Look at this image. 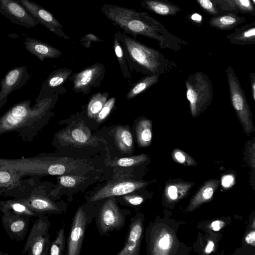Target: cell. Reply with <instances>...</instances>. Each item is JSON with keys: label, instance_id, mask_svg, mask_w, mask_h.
Segmentation results:
<instances>
[{"label": "cell", "instance_id": "obj_1", "mask_svg": "<svg viewBox=\"0 0 255 255\" xmlns=\"http://www.w3.org/2000/svg\"><path fill=\"white\" fill-rule=\"evenodd\" d=\"M101 9L115 26L134 38L137 35L144 36L157 41L161 48H169L175 51L182 45L188 44L168 31L147 12L108 3L104 4Z\"/></svg>", "mask_w": 255, "mask_h": 255}, {"label": "cell", "instance_id": "obj_2", "mask_svg": "<svg viewBox=\"0 0 255 255\" xmlns=\"http://www.w3.org/2000/svg\"><path fill=\"white\" fill-rule=\"evenodd\" d=\"M56 98L53 96L35 101L32 106L29 100L12 106L0 117V137L6 132L15 131L23 141H32L53 114L51 109Z\"/></svg>", "mask_w": 255, "mask_h": 255}, {"label": "cell", "instance_id": "obj_3", "mask_svg": "<svg viewBox=\"0 0 255 255\" xmlns=\"http://www.w3.org/2000/svg\"><path fill=\"white\" fill-rule=\"evenodd\" d=\"M5 163L24 175H75L81 172L84 163L79 160L68 157H54L37 155L32 157L4 159Z\"/></svg>", "mask_w": 255, "mask_h": 255}, {"label": "cell", "instance_id": "obj_4", "mask_svg": "<svg viewBox=\"0 0 255 255\" xmlns=\"http://www.w3.org/2000/svg\"><path fill=\"white\" fill-rule=\"evenodd\" d=\"M116 36L122 43L126 57L147 75L163 74L172 63L158 50L148 47L135 38L118 31Z\"/></svg>", "mask_w": 255, "mask_h": 255}, {"label": "cell", "instance_id": "obj_5", "mask_svg": "<svg viewBox=\"0 0 255 255\" xmlns=\"http://www.w3.org/2000/svg\"><path fill=\"white\" fill-rule=\"evenodd\" d=\"M185 86L191 116L196 118L212 103L213 98L212 82L207 75L199 71L188 77L185 80Z\"/></svg>", "mask_w": 255, "mask_h": 255}, {"label": "cell", "instance_id": "obj_6", "mask_svg": "<svg viewBox=\"0 0 255 255\" xmlns=\"http://www.w3.org/2000/svg\"><path fill=\"white\" fill-rule=\"evenodd\" d=\"M226 73L231 104L247 136L255 131L253 114L240 82L233 68L228 66Z\"/></svg>", "mask_w": 255, "mask_h": 255}, {"label": "cell", "instance_id": "obj_7", "mask_svg": "<svg viewBox=\"0 0 255 255\" xmlns=\"http://www.w3.org/2000/svg\"><path fill=\"white\" fill-rule=\"evenodd\" d=\"M49 223L44 215L33 223L21 252L22 255H46L50 247Z\"/></svg>", "mask_w": 255, "mask_h": 255}, {"label": "cell", "instance_id": "obj_8", "mask_svg": "<svg viewBox=\"0 0 255 255\" xmlns=\"http://www.w3.org/2000/svg\"><path fill=\"white\" fill-rule=\"evenodd\" d=\"M0 14L12 23L27 28L40 24L18 0H0Z\"/></svg>", "mask_w": 255, "mask_h": 255}, {"label": "cell", "instance_id": "obj_9", "mask_svg": "<svg viewBox=\"0 0 255 255\" xmlns=\"http://www.w3.org/2000/svg\"><path fill=\"white\" fill-rule=\"evenodd\" d=\"M17 199L26 206L36 217L46 213L61 212L58 204L46 194L41 186L34 187L27 197Z\"/></svg>", "mask_w": 255, "mask_h": 255}, {"label": "cell", "instance_id": "obj_10", "mask_svg": "<svg viewBox=\"0 0 255 255\" xmlns=\"http://www.w3.org/2000/svg\"><path fill=\"white\" fill-rule=\"evenodd\" d=\"M25 9L49 30L66 40H70L63 31V26L49 11L30 0H18Z\"/></svg>", "mask_w": 255, "mask_h": 255}, {"label": "cell", "instance_id": "obj_11", "mask_svg": "<svg viewBox=\"0 0 255 255\" xmlns=\"http://www.w3.org/2000/svg\"><path fill=\"white\" fill-rule=\"evenodd\" d=\"M30 77L25 65L14 68L5 75L0 83V109L7 102L8 95L24 86Z\"/></svg>", "mask_w": 255, "mask_h": 255}, {"label": "cell", "instance_id": "obj_12", "mask_svg": "<svg viewBox=\"0 0 255 255\" xmlns=\"http://www.w3.org/2000/svg\"><path fill=\"white\" fill-rule=\"evenodd\" d=\"M146 185L141 181L121 179L110 181L91 198V201H96L114 196L125 195L130 193Z\"/></svg>", "mask_w": 255, "mask_h": 255}, {"label": "cell", "instance_id": "obj_13", "mask_svg": "<svg viewBox=\"0 0 255 255\" xmlns=\"http://www.w3.org/2000/svg\"><path fill=\"white\" fill-rule=\"evenodd\" d=\"M30 216L9 211L3 214L1 224L11 240L23 241L27 232Z\"/></svg>", "mask_w": 255, "mask_h": 255}, {"label": "cell", "instance_id": "obj_14", "mask_svg": "<svg viewBox=\"0 0 255 255\" xmlns=\"http://www.w3.org/2000/svg\"><path fill=\"white\" fill-rule=\"evenodd\" d=\"M124 217L115 201L110 197L103 205L99 213V223L101 230L108 232L120 227Z\"/></svg>", "mask_w": 255, "mask_h": 255}, {"label": "cell", "instance_id": "obj_15", "mask_svg": "<svg viewBox=\"0 0 255 255\" xmlns=\"http://www.w3.org/2000/svg\"><path fill=\"white\" fill-rule=\"evenodd\" d=\"M87 224L86 215L83 209L77 211L73 219L72 228L68 240V255H79Z\"/></svg>", "mask_w": 255, "mask_h": 255}, {"label": "cell", "instance_id": "obj_16", "mask_svg": "<svg viewBox=\"0 0 255 255\" xmlns=\"http://www.w3.org/2000/svg\"><path fill=\"white\" fill-rule=\"evenodd\" d=\"M104 66L96 63L89 66L73 76V90L77 92H88L97 82L103 74Z\"/></svg>", "mask_w": 255, "mask_h": 255}, {"label": "cell", "instance_id": "obj_17", "mask_svg": "<svg viewBox=\"0 0 255 255\" xmlns=\"http://www.w3.org/2000/svg\"><path fill=\"white\" fill-rule=\"evenodd\" d=\"M55 137L60 142L74 145H90L93 141L89 129L82 124L73 126L66 130L60 131Z\"/></svg>", "mask_w": 255, "mask_h": 255}, {"label": "cell", "instance_id": "obj_18", "mask_svg": "<svg viewBox=\"0 0 255 255\" xmlns=\"http://www.w3.org/2000/svg\"><path fill=\"white\" fill-rule=\"evenodd\" d=\"M72 72V70L66 68L53 71L42 84L35 101H39L53 96L54 90L65 82Z\"/></svg>", "mask_w": 255, "mask_h": 255}, {"label": "cell", "instance_id": "obj_19", "mask_svg": "<svg viewBox=\"0 0 255 255\" xmlns=\"http://www.w3.org/2000/svg\"><path fill=\"white\" fill-rule=\"evenodd\" d=\"M23 43L26 49L41 61L47 58H57L62 52L59 49L40 40L26 37Z\"/></svg>", "mask_w": 255, "mask_h": 255}, {"label": "cell", "instance_id": "obj_20", "mask_svg": "<svg viewBox=\"0 0 255 255\" xmlns=\"http://www.w3.org/2000/svg\"><path fill=\"white\" fill-rule=\"evenodd\" d=\"M142 234V224L140 220L131 222L128 234L123 248L118 255H135L138 254Z\"/></svg>", "mask_w": 255, "mask_h": 255}, {"label": "cell", "instance_id": "obj_21", "mask_svg": "<svg viewBox=\"0 0 255 255\" xmlns=\"http://www.w3.org/2000/svg\"><path fill=\"white\" fill-rule=\"evenodd\" d=\"M22 176L19 171L8 165L0 170V195H4L8 192L10 193L15 189H20L23 183Z\"/></svg>", "mask_w": 255, "mask_h": 255}, {"label": "cell", "instance_id": "obj_22", "mask_svg": "<svg viewBox=\"0 0 255 255\" xmlns=\"http://www.w3.org/2000/svg\"><path fill=\"white\" fill-rule=\"evenodd\" d=\"M226 38L232 44L241 45L255 44V23L254 22L235 29L234 32L227 35Z\"/></svg>", "mask_w": 255, "mask_h": 255}, {"label": "cell", "instance_id": "obj_23", "mask_svg": "<svg viewBox=\"0 0 255 255\" xmlns=\"http://www.w3.org/2000/svg\"><path fill=\"white\" fill-rule=\"evenodd\" d=\"M141 6L150 11L161 15H174L181 8L166 0H141Z\"/></svg>", "mask_w": 255, "mask_h": 255}, {"label": "cell", "instance_id": "obj_24", "mask_svg": "<svg viewBox=\"0 0 255 255\" xmlns=\"http://www.w3.org/2000/svg\"><path fill=\"white\" fill-rule=\"evenodd\" d=\"M245 20V17L230 12L213 16L210 19L209 23L212 27L219 29L229 30L243 23Z\"/></svg>", "mask_w": 255, "mask_h": 255}, {"label": "cell", "instance_id": "obj_25", "mask_svg": "<svg viewBox=\"0 0 255 255\" xmlns=\"http://www.w3.org/2000/svg\"><path fill=\"white\" fill-rule=\"evenodd\" d=\"M135 131L139 146H149L152 138V121L144 117H140L136 123Z\"/></svg>", "mask_w": 255, "mask_h": 255}, {"label": "cell", "instance_id": "obj_26", "mask_svg": "<svg viewBox=\"0 0 255 255\" xmlns=\"http://www.w3.org/2000/svg\"><path fill=\"white\" fill-rule=\"evenodd\" d=\"M115 143L118 149L124 153H131L133 149L132 135L128 128L119 126L114 132Z\"/></svg>", "mask_w": 255, "mask_h": 255}, {"label": "cell", "instance_id": "obj_27", "mask_svg": "<svg viewBox=\"0 0 255 255\" xmlns=\"http://www.w3.org/2000/svg\"><path fill=\"white\" fill-rule=\"evenodd\" d=\"M159 75H147L136 83L127 95L128 100L133 99L138 95L147 90L159 81Z\"/></svg>", "mask_w": 255, "mask_h": 255}, {"label": "cell", "instance_id": "obj_28", "mask_svg": "<svg viewBox=\"0 0 255 255\" xmlns=\"http://www.w3.org/2000/svg\"><path fill=\"white\" fill-rule=\"evenodd\" d=\"M0 211L3 213L13 211L26 214L30 217H36L32 211L17 199L0 201Z\"/></svg>", "mask_w": 255, "mask_h": 255}, {"label": "cell", "instance_id": "obj_29", "mask_svg": "<svg viewBox=\"0 0 255 255\" xmlns=\"http://www.w3.org/2000/svg\"><path fill=\"white\" fill-rule=\"evenodd\" d=\"M107 93H97L92 96L87 108V114L90 118H96L102 108L107 101Z\"/></svg>", "mask_w": 255, "mask_h": 255}, {"label": "cell", "instance_id": "obj_30", "mask_svg": "<svg viewBox=\"0 0 255 255\" xmlns=\"http://www.w3.org/2000/svg\"><path fill=\"white\" fill-rule=\"evenodd\" d=\"M147 159L146 154H142L130 157L114 159L109 163L111 166L130 167L140 164Z\"/></svg>", "mask_w": 255, "mask_h": 255}, {"label": "cell", "instance_id": "obj_31", "mask_svg": "<svg viewBox=\"0 0 255 255\" xmlns=\"http://www.w3.org/2000/svg\"><path fill=\"white\" fill-rule=\"evenodd\" d=\"M114 48L115 54L120 65L123 74L125 77L130 78L131 77L128 70L123 46L120 41L116 36H114Z\"/></svg>", "mask_w": 255, "mask_h": 255}, {"label": "cell", "instance_id": "obj_32", "mask_svg": "<svg viewBox=\"0 0 255 255\" xmlns=\"http://www.w3.org/2000/svg\"><path fill=\"white\" fill-rule=\"evenodd\" d=\"M88 177L85 176L76 175H62L58 178L59 186L58 187L71 188L78 186Z\"/></svg>", "mask_w": 255, "mask_h": 255}, {"label": "cell", "instance_id": "obj_33", "mask_svg": "<svg viewBox=\"0 0 255 255\" xmlns=\"http://www.w3.org/2000/svg\"><path fill=\"white\" fill-rule=\"evenodd\" d=\"M64 248V230L61 228L59 230L55 240L50 245L49 254L50 255H62Z\"/></svg>", "mask_w": 255, "mask_h": 255}, {"label": "cell", "instance_id": "obj_34", "mask_svg": "<svg viewBox=\"0 0 255 255\" xmlns=\"http://www.w3.org/2000/svg\"><path fill=\"white\" fill-rule=\"evenodd\" d=\"M115 102L114 97H112L106 102L96 118L98 123H101L106 119L114 107Z\"/></svg>", "mask_w": 255, "mask_h": 255}, {"label": "cell", "instance_id": "obj_35", "mask_svg": "<svg viewBox=\"0 0 255 255\" xmlns=\"http://www.w3.org/2000/svg\"><path fill=\"white\" fill-rule=\"evenodd\" d=\"M217 8L228 12H235L238 8L233 0H211Z\"/></svg>", "mask_w": 255, "mask_h": 255}, {"label": "cell", "instance_id": "obj_36", "mask_svg": "<svg viewBox=\"0 0 255 255\" xmlns=\"http://www.w3.org/2000/svg\"><path fill=\"white\" fill-rule=\"evenodd\" d=\"M238 9L242 12L255 14L254 4L251 0H233Z\"/></svg>", "mask_w": 255, "mask_h": 255}, {"label": "cell", "instance_id": "obj_37", "mask_svg": "<svg viewBox=\"0 0 255 255\" xmlns=\"http://www.w3.org/2000/svg\"><path fill=\"white\" fill-rule=\"evenodd\" d=\"M196 0L206 12L214 15L219 14V9L211 0Z\"/></svg>", "mask_w": 255, "mask_h": 255}, {"label": "cell", "instance_id": "obj_38", "mask_svg": "<svg viewBox=\"0 0 255 255\" xmlns=\"http://www.w3.org/2000/svg\"><path fill=\"white\" fill-rule=\"evenodd\" d=\"M214 190V188L212 186H208L205 187L201 191L199 195L196 197V204L209 200L213 195Z\"/></svg>", "mask_w": 255, "mask_h": 255}, {"label": "cell", "instance_id": "obj_39", "mask_svg": "<svg viewBox=\"0 0 255 255\" xmlns=\"http://www.w3.org/2000/svg\"><path fill=\"white\" fill-rule=\"evenodd\" d=\"M80 41L86 48H89L92 42H104L102 39L91 33L86 34L81 38Z\"/></svg>", "mask_w": 255, "mask_h": 255}, {"label": "cell", "instance_id": "obj_40", "mask_svg": "<svg viewBox=\"0 0 255 255\" xmlns=\"http://www.w3.org/2000/svg\"><path fill=\"white\" fill-rule=\"evenodd\" d=\"M124 199L127 203L132 205H138L143 201L142 197L130 193L125 195Z\"/></svg>", "mask_w": 255, "mask_h": 255}, {"label": "cell", "instance_id": "obj_41", "mask_svg": "<svg viewBox=\"0 0 255 255\" xmlns=\"http://www.w3.org/2000/svg\"><path fill=\"white\" fill-rule=\"evenodd\" d=\"M172 155L174 159L180 163H184L189 160L188 155L179 149H175L172 152Z\"/></svg>", "mask_w": 255, "mask_h": 255}, {"label": "cell", "instance_id": "obj_42", "mask_svg": "<svg viewBox=\"0 0 255 255\" xmlns=\"http://www.w3.org/2000/svg\"><path fill=\"white\" fill-rule=\"evenodd\" d=\"M157 245L159 249L168 250L171 246V237L168 234H165L161 237L158 241Z\"/></svg>", "mask_w": 255, "mask_h": 255}, {"label": "cell", "instance_id": "obj_43", "mask_svg": "<svg viewBox=\"0 0 255 255\" xmlns=\"http://www.w3.org/2000/svg\"><path fill=\"white\" fill-rule=\"evenodd\" d=\"M178 190L177 187L175 185L170 186L167 189V193L169 197L173 199H176L178 197Z\"/></svg>", "mask_w": 255, "mask_h": 255}, {"label": "cell", "instance_id": "obj_44", "mask_svg": "<svg viewBox=\"0 0 255 255\" xmlns=\"http://www.w3.org/2000/svg\"><path fill=\"white\" fill-rule=\"evenodd\" d=\"M234 178L232 175H226L222 180V185L225 187H229L233 184Z\"/></svg>", "mask_w": 255, "mask_h": 255}, {"label": "cell", "instance_id": "obj_45", "mask_svg": "<svg viewBox=\"0 0 255 255\" xmlns=\"http://www.w3.org/2000/svg\"><path fill=\"white\" fill-rule=\"evenodd\" d=\"M250 79L251 81V93L253 101L255 102V73H250Z\"/></svg>", "mask_w": 255, "mask_h": 255}, {"label": "cell", "instance_id": "obj_46", "mask_svg": "<svg viewBox=\"0 0 255 255\" xmlns=\"http://www.w3.org/2000/svg\"><path fill=\"white\" fill-rule=\"evenodd\" d=\"M223 223L221 221L216 220L212 223L211 227L214 231H218L222 227Z\"/></svg>", "mask_w": 255, "mask_h": 255}, {"label": "cell", "instance_id": "obj_47", "mask_svg": "<svg viewBox=\"0 0 255 255\" xmlns=\"http://www.w3.org/2000/svg\"><path fill=\"white\" fill-rule=\"evenodd\" d=\"M245 240L249 244H254L255 241V232L253 231L248 234L246 237Z\"/></svg>", "mask_w": 255, "mask_h": 255}, {"label": "cell", "instance_id": "obj_48", "mask_svg": "<svg viewBox=\"0 0 255 255\" xmlns=\"http://www.w3.org/2000/svg\"><path fill=\"white\" fill-rule=\"evenodd\" d=\"M214 247V243L211 241H209L205 250V253L206 254H210V253H211L213 251Z\"/></svg>", "mask_w": 255, "mask_h": 255}, {"label": "cell", "instance_id": "obj_49", "mask_svg": "<svg viewBox=\"0 0 255 255\" xmlns=\"http://www.w3.org/2000/svg\"><path fill=\"white\" fill-rule=\"evenodd\" d=\"M191 19L197 23H200L202 21V16L198 13H194L191 16Z\"/></svg>", "mask_w": 255, "mask_h": 255}, {"label": "cell", "instance_id": "obj_50", "mask_svg": "<svg viewBox=\"0 0 255 255\" xmlns=\"http://www.w3.org/2000/svg\"><path fill=\"white\" fill-rule=\"evenodd\" d=\"M7 166V164L4 161V159H0V170Z\"/></svg>", "mask_w": 255, "mask_h": 255}, {"label": "cell", "instance_id": "obj_51", "mask_svg": "<svg viewBox=\"0 0 255 255\" xmlns=\"http://www.w3.org/2000/svg\"><path fill=\"white\" fill-rule=\"evenodd\" d=\"M0 255H7V254L3 253H2V252H0Z\"/></svg>", "mask_w": 255, "mask_h": 255}, {"label": "cell", "instance_id": "obj_52", "mask_svg": "<svg viewBox=\"0 0 255 255\" xmlns=\"http://www.w3.org/2000/svg\"><path fill=\"white\" fill-rule=\"evenodd\" d=\"M251 1L253 2V3L255 4V0H251Z\"/></svg>", "mask_w": 255, "mask_h": 255}]
</instances>
